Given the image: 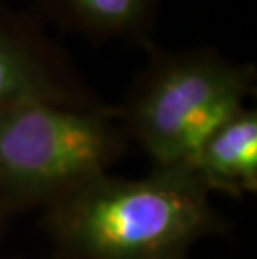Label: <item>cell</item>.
<instances>
[{
    "instance_id": "6da1fadb",
    "label": "cell",
    "mask_w": 257,
    "mask_h": 259,
    "mask_svg": "<svg viewBox=\"0 0 257 259\" xmlns=\"http://www.w3.org/2000/svg\"><path fill=\"white\" fill-rule=\"evenodd\" d=\"M56 259H189L226 221L212 192L182 164L127 179L111 172L43 209Z\"/></svg>"
},
{
    "instance_id": "7a4b0ae2",
    "label": "cell",
    "mask_w": 257,
    "mask_h": 259,
    "mask_svg": "<svg viewBox=\"0 0 257 259\" xmlns=\"http://www.w3.org/2000/svg\"><path fill=\"white\" fill-rule=\"evenodd\" d=\"M147 51L149 60L117 106L119 119L152 167L174 166L247 107L255 94V67L214 49Z\"/></svg>"
},
{
    "instance_id": "3957f363",
    "label": "cell",
    "mask_w": 257,
    "mask_h": 259,
    "mask_svg": "<svg viewBox=\"0 0 257 259\" xmlns=\"http://www.w3.org/2000/svg\"><path fill=\"white\" fill-rule=\"evenodd\" d=\"M129 139L117 106L20 104L0 111V202L10 214L48 207L107 174Z\"/></svg>"
},
{
    "instance_id": "277c9868",
    "label": "cell",
    "mask_w": 257,
    "mask_h": 259,
    "mask_svg": "<svg viewBox=\"0 0 257 259\" xmlns=\"http://www.w3.org/2000/svg\"><path fill=\"white\" fill-rule=\"evenodd\" d=\"M30 102L104 104L64 49L45 34L37 15L0 2V111Z\"/></svg>"
},
{
    "instance_id": "5b68a950",
    "label": "cell",
    "mask_w": 257,
    "mask_h": 259,
    "mask_svg": "<svg viewBox=\"0 0 257 259\" xmlns=\"http://www.w3.org/2000/svg\"><path fill=\"white\" fill-rule=\"evenodd\" d=\"M162 0H34L37 17L92 40L150 49Z\"/></svg>"
},
{
    "instance_id": "8992f818",
    "label": "cell",
    "mask_w": 257,
    "mask_h": 259,
    "mask_svg": "<svg viewBox=\"0 0 257 259\" xmlns=\"http://www.w3.org/2000/svg\"><path fill=\"white\" fill-rule=\"evenodd\" d=\"M212 194L232 197L257 192V112L244 107L211 136L189 159L180 162Z\"/></svg>"
},
{
    "instance_id": "52a82bcc",
    "label": "cell",
    "mask_w": 257,
    "mask_h": 259,
    "mask_svg": "<svg viewBox=\"0 0 257 259\" xmlns=\"http://www.w3.org/2000/svg\"><path fill=\"white\" fill-rule=\"evenodd\" d=\"M10 216H12V214H10V211L4 206L2 202H0V234H2V231L5 228V224H7V221L10 219Z\"/></svg>"
}]
</instances>
